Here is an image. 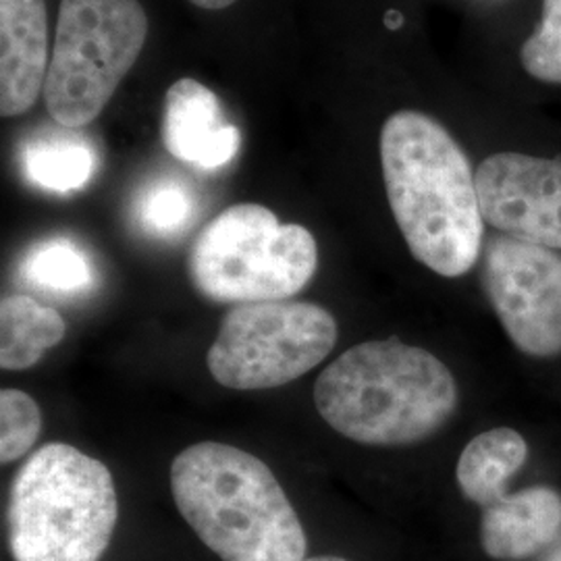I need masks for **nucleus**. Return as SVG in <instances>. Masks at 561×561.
Returning a JSON list of instances; mask_svg holds the SVG:
<instances>
[{"label":"nucleus","mask_w":561,"mask_h":561,"mask_svg":"<svg viewBox=\"0 0 561 561\" xmlns=\"http://www.w3.org/2000/svg\"><path fill=\"white\" fill-rule=\"evenodd\" d=\"M381 164L389 206L412 256L442 277L466 275L481 256L484 219L458 141L433 117L400 111L382 125Z\"/></svg>","instance_id":"nucleus-1"},{"label":"nucleus","mask_w":561,"mask_h":561,"mask_svg":"<svg viewBox=\"0 0 561 561\" xmlns=\"http://www.w3.org/2000/svg\"><path fill=\"white\" fill-rule=\"evenodd\" d=\"M460 401L451 370L431 352L398 340L366 341L329 364L314 403L340 435L379 447L433 437Z\"/></svg>","instance_id":"nucleus-2"},{"label":"nucleus","mask_w":561,"mask_h":561,"mask_svg":"<svg viewBox=\"0 0 561 561\" xmlns=\"http://www.w3.org/2000/svg\"><path fill=\"white\" fill-rule=\"evenodd\" d=\"M181 516L222 561H301L300 518L271 468L222 443H196L171 466Z\"/></svg>","instance_id":"nucleus-3"},{"label":"nucleus","mask_w":561,"mask_h":561,"mask_svg":"<svg viewBox=\"0 0 561 561\" xmlns=\"http://www.w3.org/2000/svg\"><path fill=\"white\" fill-rule=\"evenodd\" d=\"M119 518L108 468L65 443L44 445L9 493V547L15 561H99Z\"/></svg>","instance_id":"nucleus-4"},{"label":"nucleus","mask_w":561,"mask_h":561,"mask_svg":"<svg viewBox=\"0 0 561 561\" xmlns=\"http://www.w3.org/2000/svg\"><path fill=\"white\" fill-rule=\"evenodd\" d=\"M319 266L314 236L283 225L261 204H236L201 231L187 256V275L204 298L222 304L289 300Z\"/></svg>","instance_id":"nucleus-5"},{"label":"nucleus","mask_w":561,"mask_h":561,"mask_svg":"<svg viewBox=\"0 0 561 561\" xmlns=\"http://www.w3.org/2000/svg\"><path fill=\"white\" fill-rule=\"evenodd\" d=\"M148 15L140 0H62L44 104L67 129L90 125L140 59Z\"/></svg>","instance_id":"nucleus-6"},{"label":"nucleus","mask_w":561,"mask_h":561,"mask_svg":"<svg viewBox=\"0 0 561 561\" xmlns=\"http://www.w3.org/2000/svg\"><path fill=\"white\" fill-rule=\"evenodd\" d=\"M337 343V322L310 301H250L221 321L206 364L227 389L259 391L300 379Z\"/></svg>","instance_id":"nucleus-7"},{"label":"nucleus","mask_w":561,"mask_h":561,"mask_svg":"<svg viewBox=\"0 0 561 561\" xmlns=\"http://www.w3.org/2000/svg\"><path fill=\"white\" fill-rule=\"evenodd\" d=\"M482 283L507 337L533 358L561 354V256L497 236L484 248Z\"/></svg>","instance_id":"nucleus-8"},{"label":"nucleus","mask_w":561,"mask_h":561,"mask_svg":"<svg viewBox=\"0 0 561 561\" xmlns=\"http://www.w3.org/2000/svg\"><path fill=\"white\" fill-rule=\"evenodd\" d=\"M474 180L484 221L514 240L561 250V159L500 152Z\"/></svg>","instance_id":"nucleus-9"},{"label":"nucleus","mask_w":561,"mask_h":561,"mask_svg":"<svg viewBox=\"0 0 561 561\" xmlns=\"http://www.w3.org/2000/svg\"><path fill=\"white\" fill-rule=\"evenodd\" d=\"M161 138L171 157L204 171L229 164L241 144L240 129L225 119L217 94L190 78L164 94Z\"/></svg>","instance_id":"nucleus-10"},{"label":"nucleus","mask_w":561,"mask_h":561,"mask_svg":"<svg viewBox=\"0 0 561 561\" xmlns=\"http://www.w3.org/2000/svg\"><path fill=\"white\" fill-rule=\"evenodd\" d=\"M44 0H0V113L18 117L44 92L48 73Z\"/></svg>","instance_id":"nucleus-11"},{"label":"nucleus","mask_w":561,"mask_h":561,"mask_svg":"<svg viewBox=\"0 0 561 561\" xmlns=\"http://www.w3.org/2000/svg\"><path fill=\"white\" fill-rule=\"evenodd\" d=\"M482 551L497 561L537 560L561 535V493L537 484L482 510Z\"/></svg>","instance_id":"nucleus-12"},{"label":"nucleus","mask_w":561,"mask_h":561,"mask_svg":"<svg viewBox=\"0 0 561 561\" xmlns=\"http://www.w3.org/2000/svg\"><path fill=\"white\" fill-rule=\"evenodd\" d=\"M528 456V443L514 428L502 426L477 435L463 447L456 466L461 495L482 510L500 502Z\"/></svg>","instance_id":"nucleus-13"},{"label":"nucleus","mask_w":561,"mask_h":561,"mask_svg":"<svg viewBox=\"0 0 561 561\" xmlns=\"http://www.w3.org/2000/svg\"><path fill=\"white\" fill-rule=\"evenodd\" d=\"M65 321L50 306L30 296H9L0 304V366L32 368L65 337Z\"/></svg>","instance_id":"nucleus-14"},{"label":"nucleus","mask_w":561,"mask_h":561,"mask_svg":"<svg viewBox=\"0 0 561 561\" xmlns=\"http://www.w3.org/2000/svg\"><path fill=\"white\" fill-rule=\"evenodd\" d=\"M96 164L92 146L71 134L34 138L21 152L23 178L55 194H69L88 185L96 173Z\"/></svg>","instance_id":"nucleus-15"},{"label":"nucleus","mask_w":561,"mask_h":561,"mask_svg":"<svg viewBox=\"0 0 561 561\" xmlns=\"http://www.w3.org/2000/svg\"><path fill=\"white\" fill-rule=\"evenodd\" d=\"M20 275L36 289L67 298L88 294L96 283L92 259L76 241L67 238H53L32 245L21 261Z\"/></svg>","instance_id":"nucleus-16"},{"label":"nucleus","mask_w":561,"mask_h":561,"mask_svg":"<svg viewBox=\"0 0 561 561\" xmlns=\"http://www.w3.org/2000/svg\"><path fill=\"white\" fill-rule=\"evenodd\" d=\"M198 201L183 181L157 180L141 187L134 202V219L152 238H175L196 221Z\"/></svg>","instance_id":"nucleus-17"},{"label":"nucleus","mask_w":561,"mask_h":561,"mask_svg":"<svg viewBox=\"0 0 561 561\" xmlns=\"http://www.w3.org/2000/svg\"><path fill=\"white\" fill-rule=\"evenodd\" d=\"M0 460H18L38 442L42 412L38 403L20 389H2L0 393Z\"/></svg>","instance_id":"nucleus-18"},{"label":"nucleus","mask_w":561,"mask_h":561,"mask_svg":"<svg viewBox=\"0 0 561 561\" xmlns=\"http://www.w3.org/2000/svg\"><path fill=\"white\" fill-rule=\"evenodd\" d=\"M522 65L537 80L561 83V0H542V20L522 46Z\"/></svg>","instance_id":"nucleus-19"},{"label":"nucleus","mask_w":561,"mask_h":561,"mask_svg":"<svg viewBox=\"0 0 561 561\" xmlns=\"http://www.w3.org/2000/svg\"><path fill=\"white\" fill-rule=\"evenodd\" d=\"M190 2L196 4V7H201V9H208V11H221V9L231 7V4L238 2V0H190Z\"/></svg>","instance_id":"nucleus-20"},{"label":"nucleus","mask_w":561,"mask_h":561,"mask_svg":"<svg viewBox=\"0 0 561 561\" xmlns=\"http://www.w3.org/2000/svg\"><path fill=\"white\" fill-rule=\"evenodd\" d=\"M535 561H561V535L560 539L553 542L547 551H542L541 556Z\"/></svg>","instance_id":"nucleus-21"},{"label":"nucleus","mask_w":561,"mask_h":561,"mask_svg":"<svg viewBox=\"0 0 561 561\" xmlns=\"http://www.w3.org/2000/svg\"><path fill=\"white\" fill-rule=\"evenodd\" d=\"M385 21H387V25H389L391 30H398L401 23H403V18H401L398 11H393V13H387V20Z\"/></svg>","instance_id":"nucleus-22"},{"label":"nucleus","mask_w":561,"mask_h":561,"mask_svg":"<svg viewBox=\"0 0 561 561\" xmlns=\"http://www.w3.org/2000/svg\"><path fill=\"white\" fill-rule=\"evenodd\" d=\"M301 561H347L343 560V558H337V556H319V558H304Z\"/></svg>","instance_id":"nucleus-23"}]
</instances>
